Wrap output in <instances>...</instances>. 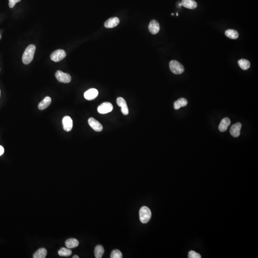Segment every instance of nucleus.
Listing matches in <instances>:
<instances>
[{
  "label": "nucleus",
  "mask_w": 258,
  "mask_h": 258,
  "mask_svg": "<svg viewBox=\"0 0 258 258\" xmlns=\"http://www.w3.org/2000/svg\"><path fill=\"white\" fill-rule=\"evenodd\" d=\"M35 49L36 47L34 45H30L28 46L24 51L22 57V60L24 64L28 65L32 61L35 53Z\"/></svg>",
  "instance_id": "f257e3e1"
},
{
  "label": "nucleus",
  "mask_w": 258,
  "mask_h": 258,
  "mask_svg": "<svg viewBox=\"0 0 258 258\" xmlns=\"http://www.w3.org/2000/svg\"><path fill=\"white\" fill-rule=\"evenodd\" d=\"M140 220L142 223H147L149 221L152 213L149 208L147 206H142L139 211Z\"/></svg>",
  "instance_id": "f03ea898"
},
{
  "label": "nucleus",
  "mask_w": 258,
  "mask_h": 258,
  "mask_svg": "<svg viewBox=\"0 0 258 258\" xmlns=\"http://www.w3.org/2000/svg\"><path fill=\"white\" fill-rule=\"evenodd\" d=\"M169 67L172 72L176 75L181 74L185 70L183 66L176 60H172L170 62Z\"/></svg>",
  "instance_id": "7ed1b4c3"
},
{
  "label": "nucleus",
  "mask_w": 258,
  "mask_h": 258,
  "mask_svg": "<svg viewBox=\"0 0 258 258\" xmlns=\"http://www.w3.org/2000/svg\"><path fill=\"white\" fill-rule=\"evenodd\" d=\"M56 77L60 82L64 83H68L71 80V75L67 73L63 72L60 71H58L56 73Z\"/></svg>",
  "instance_id": "20e7f679"
},
{
  "label": "nucleus",
  "mask_w": 258,
  "mask_h": 258,
  "mask_svg": "<svg viewBox=\"0 0 258 258\" xmlns=\"http://www.w3.org/2000/svg\"><path fill=\"white\" fill-rule=\"evenodd\" d=\"M66 56V52L63 50L59 49L55 51L51 55V59L54 62H57L63 60Z\"/></svg>",
  "instance_id": "39448f33"
},
{
  "label": "nucleus",
  "mask_w": 258,
  "mask_h": 258,
  "mask_svg": "<svg viewBox=\"0 0 258 258\" xmlns=\"http://www.w3.org/2000/svg\"><path fill=\"white\" fill-rule=\"evenodd\" d=\"M113 106L110 102H105L102 103L98 108V111L100 114H107L113 110Z\"/></svg>",
  "instance_id": "423d86ee"
},
{
  "label": "nucleus",
  "mask_w": 258,
  "mask_h": 258,
  "mask_svg": "<svg viewBox=\"0 0 258 258\" xmlns=\"http://www.w3.org/2000/svg\"><path fill=\"white\" fill-rule=\"evenodd\" d=\"M88 122L90 126L96 132H101L103 130V126L101 123L93 118H89Z\"/></svg>",
  "instance_id": "0eeeda50"
},
{
  "label": "nucleus",
  "mask_w": 258,
  "mask_h": 258,
  "mask_svg": "<svg viewBox=\"0 0 258 258\" xmlns=\"http://www.w3.org/2000/svg\"><path fill=\"white\" fill-rule=\"evenodd\" d=\"M117 104L121 107V111L124 115H127L129 113V109L126 102L125 100L122 97H119L117 99Z\"/></svg>",
  "instance_id": "6e6552de"
},
{
  "label": "nucleus",
  "mask_w": 258,
  "mask_h": 258,
  "mask_svg": "<svg viewBox=\"0 0 258 258\" xmlns=\"http://www.w3.org/2000/svg\"><path fill=\"white\" fill-rule=\"evenodd\" d=\"M242 125L240 122H237L231 127L230 133L232 136L235 138L238 137L241 133Z\"/></svg>",
  "instance_id": "1a4fd4ad"
},
{
  "label": "nucleus",
  "mask_w": 258,
  "mask_h": 258,
  "mask_svg": "<svg viewBox=\"0 0 258 258\" xmlns=\"http://www.w3.org/2000/svg\"><path fill=\"white\" fill-rule=\"evenodd\" d=\"M63 128L66 132H70L71 131L73 127V121L70 117L66 116L63 119Z\"/></svg>",
  "instance_id": "9d476101"
},
{
  "label": "nucleus",
  "mask_w": 258,
  "mask_h": 258,
  "mask_svg": "<svg viewBox=\"0 0 258 258\" xmlns=\"http://www.w3.org/2000/svg\"><path fill=\"white\" fill-rule=\"evenodd\" d=\"M148 29L152 34H156L160 31L159 24L156 20H152L149 24Z\"/></svg>",
  "instance_id": "9b49d317"
},
{
  "label": "nucleus",
  "mask_w": 258,
  "mask_h": 258,
  "mask_svg": "<svg viewBox=\"0 0 258 258\" xmlns=\"http://www.w3.org/2000/svg\"><path fill=\"white\" fill-rule=\"evenodd\" d=\"M99 94L97 89H91L86 91L84 93V97L88 100H93Z\"/></svg>",
  "instance_id": "f8f14e48"
},
{
  "label": "nucleus",
  "mask_w": 258,
  "mask_h": 258,
  "mask_svg": "<svg viewBox=\"0 0 258 258\" xmlns=\"http://www.w3.org/2000/svg\"><path fill=\"white\" fill-rule=\"evenodd\" d=\"M120 23V20L116 17L111 18L105 22L104 26L107 28H112L117 26Z\"/></svg>",
  "instance_id": "ddd939ff"
},
{
  "label": "nucleus",
  "mask_w": 258,
  "mask_h": 258,
  "mask_svg": "<svg viewBox=\"0 0 258 258\" xmlns=\"http://www.w3.org/2000/svg\"><path fill=\"white\" fill-rule=\"evenodd\" d=\"M231 120L227 117L224 118L221 121L219 126L220 132H225L227 130V128L231 124Z\"/></svg>",
  "instance_id": "4468645a"
},
{
  "label": "nucleus",
  "mask_w": 258,
  "mask_h": 258,
  "mask_svg": "<svg viewBox=\"0 0 258 258\" xmlns=\"http://www.w3.org/2000/svg\"><path fill=\"white\" fill-rule=\"evenodd\" d=\"M182 5L189 9H194L197 8L198 4L194 0H182Z\"/></svg>",
  "instance_id": "2eb2a0df"
},
{
  "label": "nucleus",
  "mask_w": 258,
  "mask_h": 258,
  "mask_svg": "<svg viewBox=\"0 0 258 258\" xmlns=\"http://www.w3.org/2000/svg\"><path fill=\"white\" fill-rule=\"evenodd\" d=\"M51 102V99L50 97H45L41 102L39 103V109L40 110H45L49 106Z\"/></svg>",
  "instance_id": "dca6fc26"
},
{
  "label": "nucleus",
  "mask_w": 258,
  "mask_h": 258,
  "mask_svg": "<svg viewBox=\"0 0 258 258\" xmlns=\"http://www.w3.org/2000/svg\"><path fill=\"white\" fill-rule=\"evenodd\" d=\"M187 100L185 98H180L174 102V109L179 110L181 107L186 106L187 104Z\"/></svg>",
  "instance_id": "f3484780"
},
{
  "label": "nucleus",
  "mask_w": 258,
  "mask_h": 258,
  "mask_svg": "<svg viewBox=\"0 0 258 258\" xmlns=\"http://www.w3.org/2000/svg\"><path fill=\"white\" fill-rule=\"evenodd\" d=\"M79 244L76 238H71L67 239L65 242V245L67 248L72 249L77 247Z\"/></svg>",
  "instance_id": "a211bd4d"
},
{
  "label": "nucleus",
  "mask_w": 258,
  "mask_h": 258,
  "mask_svg": "<svg viewBox=\"0 0 258 258\" xmlns=\"http://www.w3.org/2000/svg\"><path fill=\"white\" fill-rule=\"evenodd\" d=\"M47 250L44 248L38 249L33 255L34 258H45L47 255Z\"/></svg>",
  "instance_id": "6ab92c4d"
},
{
  "label": "nucleus",
  "mask_w": 258,
  "mask_h": 258,
  "mask_svg": "<svg viewBox=\"0 0 258 258\" xmlns=\"http://www.w3.org/2000/svg\"><path fill=\"white\" fill-rule=\"evenodd\" d=\"M226 36L232 39H236L238 37V33L237 31L233 29H228L225 33Z\"/></svg>",
  "instance_id": "aec40b11"
},
{
  "label": "nucleus",
  "mask_w": 258,
  "mask_h": 258,
  "mask_svg": "<svg viewBox=\"0 0 258 258\" xmlns=\"http://www.w3.org/2000/svg\"><path fill=\"white\" fill-rule=\"evenodd\" d=\"M104 253V249L103 246L100 245H97L95 248L94 254L95 258H101Z\"/></svg>",
  "instance_id": "412c9836"
},
{
  "label": "nucleus",
  "mask_w": 258,
  "mask_h": 258,
  "mask_svg": "<svg viewBox=\"0 0 258 258\" xmlns=\"http://www.w3.org/2000/svg\"><path fill=\"white\" fill-rule=\"evenodd\" d=\"M238 65L243 70H247L250 67V62L245 59H241L238 61Z\"/></svg>",
  "instance_id": "4be33fe9"
},
{
  "label": "nucleus",
  "mask_w": 258,
  "mask_h": 258,
  "mask_svg": "<svg viewBox=\"0 0 258 258\" xmlns=\"http://www.w3.org/2000/svg\"><path fill=\"white\" fill-rule=\"evenodd\" d=\"M58 254L60 256H64V257H68L71 256L72 254V251L70 249L62 248L60 249L58 252Z\"/></svg>",
  "instance_id": "5701e85b"
},
{
  "label": "nucleus",
  "mask_w": 258,
  "mask_h": 258,
  "mask_svg": "<svg viewBox=\"0 0 258 258\" xmlns=\"http://www.w3.org/2000/svg\"><path fill=\"white\" fill-rule=\"evenodd\" d=\"M111 258H122V253H121L120 250L118 249H115L112 251L111 254Z\"/></svg>",
  "instance_id": "b1692460"
},
{
  "label": "nucleus",
  "mask_w": 258,
  "mask_h": 258,
  "mask_svg": "<svg viewBox=\"0 0 258 258\" xmlns=\"http://www.w3.org/2000/svg\"><path fill=\"white\" fill-rule=\"evenodd\" d=\"M188 257L189 258H201V255L198 253H196L194 251L191 250L188 253Z\"/></svg>",
  "instance_id": "393cba45"
},
{
  "label": "nucleus",
  "mask_w": 258,
  "mask_h": 258,
  "mask_svg": "<svg viewBox=\"0 0 258 258\" xmlns=\"http://www.w3.org/2000/svg\"><path fill=\"white\" fill-rule=\"evenodd\" d=\"M21 0H9V6L10 8H12L14 7L15 5L18 2H20Z\"/></svg>",
  "instance_id": "a878e982"
},
{
  "label": "nucleus",
  "mask_w": 258,
  "mask_h": 258,
  "mask_svg": "<svg viewBox=\"0 0 258 258\" xmlns=\"http://www.w3.org/2000/svg\"><path fill=\"white\" fill-rule=\"evenodd\" d=\"M4 152H5V150H4L3 147L0 145V156H1L3 154Z\"/></svg>",
  "instance_id": "bb28decb"
},
{
  "label": "nucleus",
  "mask_w": 258,
  "mask_h": 258,
  "mask_svg": "<svg viewBox=\"0 0 258 258\" xmlns=\"http://www.w3.org/2000/svg\"><path fill=\"white\" fill-rule=\"evenodd\" d=\"M73 258H79V256H78V255H75L73 257Z\"/></svg>",
  "instance_id": "cd10ccee"
},
{
  "label": "nucleus",
  "mask_w": 258,
  "mask_h": 258,
  "mask_svg": "<svg viewBox=\"0 0 258 258\" xmlns=\"http://www.w3.org/2000/svg\"><path fill=\"white\" fill-rule=\"evenodd\" d=\"M172 15H173V16H174V13H172Z\"/></svg>",
  "instance_id": "c85d7f7f"
},
{
  "label": "nucleus",
  "mask_w": 258,
  "mask_h": 258,
  "mask_svg": "<svg viewBox=\"0 0 258 258\" xmlns=\"http://www.w3.org/2000/svg\"><path fill=\"white\" fill-rule=\"evenodd\" d=\"M0 96H1V90H0Z\"/></svg>",
  "instance_id": "c756f323"
}]
</instances>
